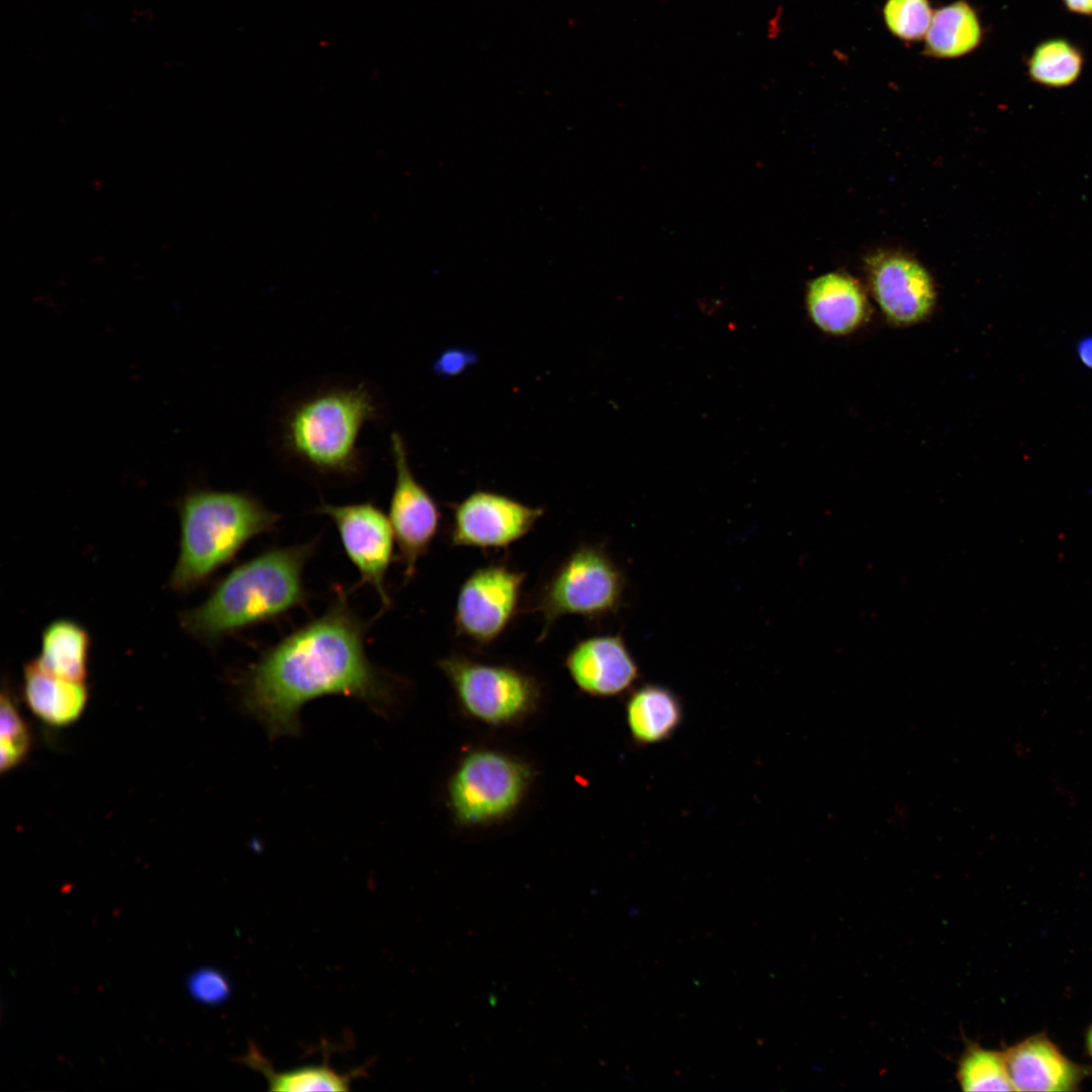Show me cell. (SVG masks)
Segmentation results:
<instances>
[{
	"label": "cell",
	"mask_w": 1092,
	"mask_h": 1092,
	"mask_svg": "<svg viewBox=\"0 0 1092 1092\" xmlns=\"http://www.w3.org/2000/svg\"><path fill=\"white\" fill-rule=\"evenodd\" d=\"M1077 354L1081 362L1092 369V336L1084 338L1078 343Z\"/></svg>",
	"instance_id": "83f0119b"
},
{
	"label": "cell",
	"mask_w": 1092,
	"mask_h": 1092,
	"mask_svg": "<svg viewBox=\"0 0 1092 1092\" xmlns=\"http://www.w3.org/2000/svg\"><path fill=\"white\" fill-rule=\"evenodd\" d=\"M316 512L335 525L343 549L357 568L360 585H370L378 595L381 611L391 606L386 574L394 557V532L388 516L371 500L331 505L321 504Z\"/></svg>",
	"instance_id": "9c48e42d"
},
{
	"label": "cell",
	"mask_w": 1092,
	"mask_h": 1092,
	"mask_svg": "<svg viewBox=\"0 0 1092 1092\" xmlns=\"http://www.w3.org/2000/svg\"><path fill=\"white\" fill-rule=\"evenodd\" d=\"M476 362V356L469 350L451 348L444 351L434 363V371L442 376H454L466 370Z\"/></svg>",
	"instance_id": "484cf974"
},
{
	"label": "cell",
	"mask_w": 1092,
	"mask_h": 1092,
	"mask_svg": "<svg viewBox=\"0 0 1092 1092\" xmlns=\"http://www.w3.org/2000/svg\"><path fill=\"white\" fill-rule=\"evenodd\" d=\"M532 779L524 760L495 749H473L462 756L449 779L448 805L463 826L495 824L518 809Z\"/></svg>",
	"instance_id": "8992f818"
},
{
	"label": "cell",
	"mask_w": 1092,
	"mask_h": 1092,
	"mask_svg": "<svg viewBox=\"0 0 1092 1092\" xmlns=\"http://www.w3.org/2000/svg\"><path fill=\"white\" fill-rule=\"evenodd\" d=\"M317 540L268 548L232 569L199 606L184 612L180 622L196 639L217 643L263 623L276 621L304 607L308 593L304 567Z\"/></svg>",
	"instance_id": "3957f363"
},
{
	"label": "cell",
	"mask_w": 1092,
	"mask_h": 1092,
	"mask_svg": "<svg viewBox=\"0 0 1092 1092\" xmlns=\"http://www.w3.org/2000/svg\"><path fill=\"white\" fill-rule=\"evenodd\" d=\"M526 573L502 563L476 568L462 582L453 622L457 635L480 646L497 640L520 606Z\"/></svg>",
	"instance_id": "ba28073f"
},
{
	"label": "cell",
	"mask_w": 1092,
	"mask_h": 1092,
	"mask_svg": "<svg viewBox=\"0 0 1092 1092\" xmlns=\"http://www.w3.org/2000/svg\"><path fill=\"white\" fill-rule=\"evenodd\" d=\"M1031 81L1048 88H1064L1074 84L1084 67L1082 50L1063 37L1040 41L1026 61Z\"/></svg>",
	"instance_id": "44dd1931"
},
{
	"label": "cell",
	"mask_w": 1092,
	"mask_h": 1092,
	"mask_svg": "<svg viewBox=\"0 0 1092 1092\" xmlns=\"http://www.w3.org/2000/svg\"><path fill=\"white\" fill-rule=\"evenodd\" d=\"M89 649L87 630L72 620L59 619L43 630L40 653L33 661L51 674L85 682Z\"/></svg>",
	"instance_id": "ac0fdd59"
},
{
	"label": "cell",
	"mask_w": 1092,
	"mask_h": 1092,
	"mask_svg": "<svg viewBox=\"0 0 1092 1092\" xmlns=\"http://www.w3.org/2000/svg\"><path fill=\"white\" fill-rule=\"evenodd\" d=\"M23 697L38 720L61 728L81 717L88 702V690L85 682L51 674L32 660L24 666Z\"/></svg>",
	"instance_id": "2e32d148"
},
{
	"label": "cell",
	"mask_w": 1092,
	"mask_h": 1092,
	"mask_svg": "<svg viewBox=\"0 0 1092 1092\" xmlns=\"http://www.w3.org/2000/svg\"><path fill=\"white\" fill-rule=\"evenodd\" d=\"M1086 1049L1090 1057L1092 1058V1023L1090 1024L1085 1037Z\"/></svg>",
	"instance_id": "f1b7e54d"
},
{
	"label": "cell",
	"mask_w": 1092,
	"mask_h": 1092,
	"mask_svg": "<svg viewBox=\"0 0 1092 1092\" xmlns=\"http://www.w3.org/2000/svg\"><path fill=\"white\" fill-rule=\"evenodd\" d=\"M625 713L630 735L639 745L657 744L669 739L684 718L678 696L656 684H646L634 690L627 700Z\"/></svg>",
	"instance_id": "e0dca14e"
},
{
	"label": "cell",
	"mask_w": 1092,
	"mask_h": 1092,
	"mask_svg": "<svg viewBox=\"0 0 1092 1092\" xmlns=\"http://www.w3.org/2000/svg\"><path fill=\"white\" fill-rule=\"evenodd\" d=\"M564 663L574 685L598 698L622 695L639 677L637 663L619 635H596L578 641Z\"/></svg>",
	"instance_id": "4fadbf2b"
},
{
	"label": "cell",
	"mask_w": 1092,
	"mask_h": 1092,
	"mask_svg": "<svg viewBox=\"0 0 1092 1092\" xmlns=\"http://www.w3.org/2000/svg\"><path fill=\"white\" fill-rule=\"evenodd\" d=\"M239 1061L260 1072L271 1091H347L350 1089L351 1080L362 1075L360 1069L349 1074H340L324 1064L277 1072L253 1043H250L247 1054Z\"/></svg>",
	"instance_id": "ffe728a7"
},
{
	"label": "cell",
	"mask_w": 1092,
	"mask_h": 1092,
	"mask_svg": "<svg viewBox=\"0 0 1092 1092\" xmlns=\"http://www.w3.org/2000/svg\"><path fill=\"white\" fill-rule=\"evenodd\" d=\"M390 449L395 479L389 503L391 523L398 558L406 580L416 571L435 540L441 520L440 510L430 492L414 475L403 438L397 432L390 436Z\"/></svg>",
	"instance_id": "30bf717a"
},
{
	"label": "cell",
	"mask_w": 1092,
	"mask_h": 1092,
	"mask_svg": "<svg viewBox=\"0 0 1092 1092\" xmlns=\"http://www.w3.org/2000/svg\"><path fill=\"white\" fill-rule=\"evenodd\" d=\"M925 54L937 59H953L977 49L983 27L977 11L966 1L951 2L933 12L924 36Z\"/></svg>",
	"instance_id": "d6986e66"
},
{
	"label": "cell",
	"mask_w": 1092,
	"mask_h": 1092,
	"mask_svg": "<svg viewBox=\"0 0 1092 1092\" xmlns=\"http://www.w3.org/2000/svg\"><path fill=\"white\" fill-rule=\"evenodd\" d=\"M1003 1054L1014 1091H1075L1085 1076L1084 1068L1044 1034L1028 1036Z\"/></svg>",
	"instance_id": "5bb4252c"
},
{
	"label": "cell",
	"mask_w": 1092,
	"mask_h": 1092,
	"mask_svg": "<svg viewBox=\"0 0 1092 1092\" xmlns=\"http://www.w3.org/2000/svg\"><path fill=\"white\" fill-rule=\"evenodd\" d=\"M1066 9L1081 16H1092V0H1062Z\"/></svg>",
	"instance_id": "4316f807"
},
{
	"label": "cell",
	"mask_w": 1092,
	"mask_h": 1092,
	"mask_svg": "<svg viewBox=\"0 0 1092 1092\" xmlns=\"http://www.w3.org/2000/svg\"><path fill=\"white\" fill-rule=\"evenodd\" d=\"M437 664L461 710L481 723L512 725L524 720L539 705V681L514 666L480 662L456 653Z\"/></svg>",
	"instance_id": "52a82bcc"
},
{
	"label": "cell",
	"mask_w": 1092,
	"mask_h": 1092,
	"mask_svg": "<svg viewBox=\"0 0 1092 1092\" xmlns=\"http://www.w3.org/2000/svg\"><path fill=\"white\" fill-rule=\"evenodd\" d=\"M369 623L338 588L327 610L266 648L238 679L245 712L269 737L299 733V713L308 702L345 696L386 711L397 686L366 652Z\"/></svg>",
	"instance_id": "6da1fadb"
},
{
	"label": "cell",
	"mask_w": 1092,
	"mask_h": 1092,
	"mask_svg": "<svg viewBox=\"0 0 1092 1092\" xmlns=\"http://www.w3.org/2000/svg\"><path fill=\"white\" fill-rule=\"evenodd\" d=\"M180 550L170 586L198 587L253 538L275 530L280 515L246 490L196 488L179 503Z\"/></svg>",
	"instance_id": "277c9868"
},
{
	"label": "cell",
	"mask_w": 1092,
	"mask_h": 1092,
	"mask_svg": "<svg viewBox=\"0 0 1092 1092\" xmlns=\"http://www.w3.org/2000/svg\"><path fill=\"white\" fill-rule=\"evenodd\" d=\"M0 738V769L4 774L17 767L31 747L28 726L7 688L1 693Z\"/></svg>",
	"instance_id": "603a6c76"
},
{
	"label": "cell",
	"mask_w": 1092,
	"mask_h": 1092,
	"mask_svg": "<svg viewBox=\"0 0 1092 1092\" xmlns=\"http://www.w3.org/2000/svg\"><path fill=\"white\" fill-rule=\"evenodd\" d=\"M187 987L195 1000L208 1005L222 1003L231 995L229 980L221 972L212 968L193 972L188 978Z\"/></svg>",
	"instance_id": "d4e9b609"
},
{
	"label": "cell",
	"mask_w": 1092,
	"mask_h": 1092,
	"mask_svg": "<svg viewBox=\"0 0 1092 1092\" xmlns=\"http://www.w3.org/2000/svg\"><path fill=\"white\" fill-rule=\"evenodd\" d=\"M449 542L454 547L507 548L524 538L544 514L506 494L476 490L452 507Z\"/></svg>",
	"instance_id": "8fae6325"
},
{
	"label": "cell",
	"mask_w": 1092,
	"mask_h": 1092,
	"mask_svg": "<svg viewBox=\"0 0 1092 1092\" xmlns=\"http://www.w3.org/2000/svg\"><path fill=\"white\" fill-rule=\"evenodd\" d=\"M957 1078L964 1091H1014L1004 1054L978 1044L963 1053Z\"/></svg>",
	"instance_id": "7402d4cb"
},
{
	"label": "cell",
	"mask_w": 1092,
	"mask_h": 1092,
	"mask_svg": "<svg viewBox=\"0 0 1092 1092\" xmlns=\"http://www.w3.org/2000/svg\"><path fill=\"white\" fill-rule=\"evenodd\" d=\"M868 272L872 293L892 324L915 325L933 310L934 285L918 262L897 253H879L868 260Z\"/></svg>",
	"instance_id": "7c38bea8"
},
{
	"label": "cell",
	"mask_w": 1092,
	"mask_h": 1092,
	"mask_svg": "<svg viewBox=\"0 0 1092 1092\" xmlns=\"http://www.w3.org/2000/svg\"><path fill=\"white\" fill-rule=\"evenodd\" d=\"M367 380L322 379L294 389L273 419L275 451L284 463L311 479L350 482L361 477L366 457L358 440L365 424L385 410Z\"/></svg>",
	"instance_id": "7a4b0ae2"
},
{
	"label": "cell",
	"mask_w": 1092,
	"mask_h": 1092,
	"mask_svg": "<svg viewBox=\"0 0 1092 1092\" xmlns=\"http://www.w3.org/2000/svg\"><path fill=\"white\" fill-rule=\"evenodd\" d=\"M806 304L814 325L834 336L854 332L869 316V302L860 284L839 272L813 279L807 289Z\"/></svg>",
	"instance_id": "9a60e30c"
},
{
	"label": "cell",
	"mask_w": 1092,
	"mask_h": 1092,
	"mask_svg": "<svg viewBox=\"0 0 1092 1092\" xmlns=\"http://www.w3.org/2000/svg\"><path fill=\"white\" fill-rule=\"evenodd\" d=\"M883 16L890 32L902 40L915 41L925 36L932 16L929 0H887Z\"/></svg>",
	"instance_id": "cb8c5ba5"
},
{
	"label": "cell",
	"mask_w": 1092,
	"mask_h": 1092,
	"mask_svg": "<svg viewBox=\"0 0 1092 1092\" xmlns=\"http://www.w3.org/2000/svg\"><path fill=\"white\" fill-rule=\"evenodd\" d=\"M624 589L623 572L609 554L597 545H579L561 561L530 607L542 618L538 641L563 616L594 620L617 612Z\"/></svg>",
	"instance_id": "5b68a950"
}]
</instances>
